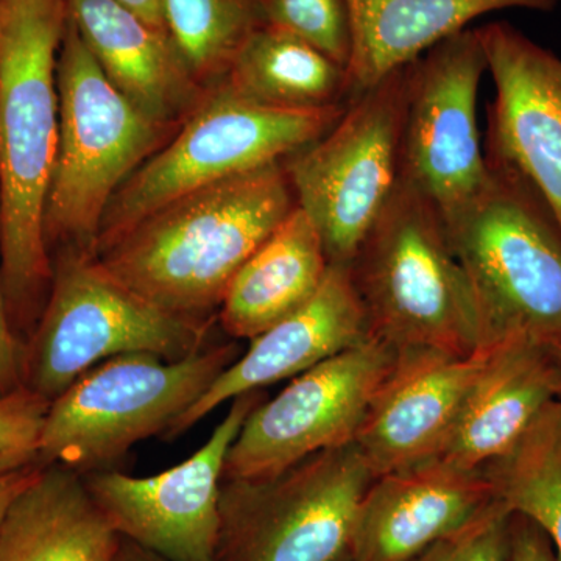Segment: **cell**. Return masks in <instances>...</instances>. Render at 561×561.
Returning <instances> with one entry per match:
<instances>
[{"instance_id": "6da1fadb", "label": "cell", "mask_w": 561, "mask_h": 561, "mask_svg": "<svg viewBox=\"0 0 561 561\" xmlns=\"http://www.w3.org/2000/svg\"><path fill=\"white\" fill-rule=\"evenodd\" d=\"M68 0H0V272L11 327L28 342L51 286L44 231L58 144L57 65Z\"/></svg>"}, {"instance_id": "7a4b0ae2", "label": "cell", "mask_w": 561, "mask_h": 561, "mask_svg": "<svg viewBox=\"0 0 561 561\" xmlns=\"http://www.w3.org/2000/svg\"><path fill=\"white\" fill-rule=\"evenodd\" d=\"M295 206L284 162H273L169 203L95 257L158 308L217 319L236 273Z\"/></svg>"}, {"instance_id": "3957f363", "label": "cell", "mask_w": 561, "mask_h": 561, "mask_svg": "<svg viewBox=\"0 0 561 561\" xmlns=\"http://www.w3.org/2000/svg\"><path fill=\"white\" fill-rule=\"evenodd\" d=\"M350 271L371 337L397 351L460 357L489 348L474 290L440 213L400 180Z\"/></svg>"}, {"instance_id": "277c9868", "label": "cell", "mask_w": 561, "mask_h": 561, "mask_svg": "<svg viewBox=\"0 0 561 561\" xmlns=\"http://www.w3.org/2000/svg\"><path fill=\"white\" fill-rule=\"evenodd\" d=\"M486 154V153H485ZM482 190L442 217L481 309L489 345L561 351V228L522 173L489 157Z\"/></svg>"}, {"instance_id": "5b68a950", "label": "cell", "mask_w": 561, "mask_h": 561, "mask_svg": "<svg viewBox=\"0 0 561 561\" xmlns=\"http://www.w3.org/2000/svg\"><path fill=\"white\" fill-rule=\"evenodd\" d=\"M58 144L47 194V247L94 254L111 201L175 135L105 76L70 21L57 65Z\"/></svg>"}, {"instance_id": "8992f818", "label": "cell", "mask_w": 561, "mask_h": 561, "mask_svg": "<svg viewBox=\"0 0 561 561\" xmlns=\"http://www.w3.org/2000/svg\"><path fill=\"white\" fill-rule=\"evenodd\" d=\"M346 105L275 108L236 94L220 80L122 184L103 217L95 256L169 203L311 146L337 124Z\"/></svg>"}, {"instance_id": "52a82bcc", "label": "cell", "mask_w": 561, "mask_h": 561, "mask_svg": "<svg viewBox=\"0 0 561 561\" xmlns=\"http://www.w3.org/2000/svg\"><path fill=\"white\" fill-rule=\"evenodd\" d=\"M51 286L25 343L22 386L54 401L95 365L122 354L181 360L209 345L217 319L164 311L106 272L94 254L58 250Z\"/></svg>"}, {"instance_id": "ba28073f", "label": "cell", "mask_w": 561, "mask_h": 561, "mask_svg": "<svg viewBox=\"0 0 561 561\" xmlns=\"http://www.w3.org/2000/svg\"><path fill=\"white\" fill-rule=\"evenodd\" d=\"M241 354L239 343L228 341L181 360L133 353L95 365L50 402L39 463L81 476L114 470L133 446L164 437Z\"/></svg>"}, {"instance_id": "9c48e42d", "label": "cell", "mask_w": 561, "mask_h": 561, "mask_svg": "<svg viewBox=\"0 0 561 561\" xmlns=\"http://www.w3.org/2000/svg\"><path fill=\"white\" fill-rule=\"evenodd\" d=\"M375 476L356 443L261 479L224 481L216 561H350Z\"/></svg>"}, {"instance_id": "30bf717a", "label": "cell", "mask_w": 561, "mask_h": 561, "mask_svg": "<svg viewBox=\"0 0 561 561\" xmlns=\"http://www.w3.org/2000/svg\"><path fill=\"white\" fill-rule=\"evenodd\" d=\"M411 62L348 102L341 119L284 162L298 208L331 264L350 265L400 180Z\"/></svg>"}, {"instance_id": "8fae6325", "label": "cell", "mask_w": 561, "mask_h": 561, "mask_svg": "<svg viewBox=\"0 0 561 561\" xmlns=\"http://www.w3.org/2000/svg\"><path fill=\"white\" fill-rule=\"evenodd\" d=\"M485 72L478 28L449 36L411 62L400 181L442 217L471 201L489 179L478 121Z\"/></svg>"}, {"instance_id": "7c38bea8", "label": "cell", "mask_w": 561, "mask_h": 561, "mask_svg": "<svg viewBox=\"0 0 561 561\" xmlns=\"http://www.w3.org/2000/svg\"><path fill=\"white\" fill-rule=\"evenodd\" d=\"M398 351L370 337L301 373L251 411L225 460L224 481L261 479L356 440Z\"/></svg>"}, {"instance_id": "4fadbf2b", "label": "cell", "mask_w": 561, "mask_h": 561, "mask_svg": "<svg viewBox=\"0 0 561 561\" xmlns=\"http://www.w3.org/2000/svg\"><path fill=\"white\" fill-rule=\"evenodd\" d=\"M262 390L231 401L208 442L176 467L135 478L117 470L81 476L88 493L122 538L169 561H216L225 460Z\"/></svg>"}, {"instance_id": "5bb4252c", "label": "cell", "mask_w": 561, "mask_h": 561, "mask_svg": "<svg viewBox=\"0 0 561 561\" xmlns=\"http://www.w3.org/2000/svg\"><path fill=\"white\" fill-rule=\"evenodd\" d=\"M478 32L494 83L485 153L522 173L561 228V57L505 21Z\"/></svg>"}, {"instance_id": "9a60e30c", "label": "cell", "mask_w": 561, "mask_h": 561, "mask_svg": "<svg viewBox=\"0 0 561 561\" xmlns=\"http://www.w3.org/2000/svg\"><path fill=\"white\" fill-rule=\"evenodd\" d=\"M493 346L467 357L398 351L354 440L375 478L440 456Z\"/></svg>"}, {"instance_id": "2e32d148", "label": "cell", "mask_w": 561, "mask_h": 561, "mask_svg": "<svg viewBox=\"0 0 561 561\" xmlns=\"http://www.w3.org/2000/svg\"><path fill=\"white\" fill-rule=\"evenodd\" d=\"M370 337L367 312L350 265L330 264L311 300L250 341L249 350L221 371L162 438L175 440L225 402L294 379Z\"/></svg>"}, {"instance_id": "e0dca14e", "label": "cell", "mask_w": 561, "mask_h": 561, "mask_svg": "<svg viewBox=\"0 0 561 561\" xmlns=\"http://www.w3.org/2000/svg\"><path fill=\"white\" fill-rule=\"evenodd\" d=\"M497 500L483 468L435 459L379 476L360 502L350 561H411Z\"/></svg>"}, {"instance_id": "ac0fdd59", "label": "cell", "mask_w": 561, "mask_h": 561, "mask_svg": "<svg viewBox=\"0 0 561 561\" xmlns=\"http://www.w3.org/2000/svg\"><path fill=\"white\" fill-rule=\"evenodd\" d=\"M559 354L526 339L494 345L437 459L481 470L511 453L540 413L559 400Z\"/></svg>"}, {"instance_id": "d6986e66", "label": "cell", "mask_w": 561, "mask_h": 561, "mask_svg": "<svg viewBox=\"0 0 561 561\" xmlns=\"http://www.w3.org/2000/svg\"><path fill=\"white\" fill-rule=\"evenodd\" d=\"M69 18L111 83L164 124L186 119L205 92L169 33L117 0H68Z\"/></svg>"}, {"instance_id": "ffe728a7", "label": "cell", "mask_w": 561, "mask_h": 561, "mask_svg": "<svg viewBox=\"0 0 561 561\" xmlns=\"http://www.w3.org/2000/svg\"><path fill=\"white\" fill-rule=\"evenodd\" d=\"M351 57L348 102L393 70L415 61L442 41L467 31L470 22L502 10L549 13L561 0H345Z\"/></svg>"}, {"instance_id": "44dd1931", "label": "cell", "mask_w": 561, "mask_h": 561, "mask_svg": "<svg viewBox=\"0 0 561 561\" xmlns=\"http://www.w3.org/2000/svg\"><path fill=\"white\" fill-rule=\"evenodd\" d=\"M330 264L316 225L295 206L232 278L217 312L221 330L253 341L311 300Z\"/></svg>"}, {"instance_id": "7402d4cb", "label": "cell", "mask_w": 561, "mask_h": 561, "mask_svg": "<svg viewBox=\"0 0 561 561\" xmlns=\"http://www.w3.org/2000/svg\"><path fill=\"white\" fill-rule=\"evenodd\" d=\"M121 537L79 472L46 465L0 526V561H111Z\"/></svg>"}, {"instance_id": "603a6c76", "label": "cell", "mask_w": 561, "mask_h": 561, "mask_svg": "<svg viewBox=\"0 0 561 561\" xmlns=\"http://www.w3.org/2000/svg\"><path fill=\"white\" fill-rule=\"evenodd\" d=\"M225 83L236 94L275 108L348 103V73L305 39L262 22L231 62Z\"/></svg>"}, {"instance_id": "cb8c5ba5", "label": "cell", "mask_w": 561, "mask_h": 561, "mask_svg": "<svg viewBox=\"0 0 561 561\" xmlns=\"http://www.w3.org/2000/svg\"><path fill=\"white\" fill-rule=\"evenodd\" d=\"M483 471L513 513L545 531L561 561V400L552 401L515 448Z\"/></svg>"}, {"instance_id": "d4e9b609", "label": "cell", "mask_w": 561, "mask_h": 561, "mask_svg": "<svg viewBox=\"0 0 561 561\" xmlns=\"http://www.w3.org/2000/svg\"><path fill=\"white\" fill-rule=\"evenodd\" d=\"M165 31L198 83L225 79L264 22L257 0H160Z\"/></svg>"}, {"instance_id": "484cf974", "label": "cell", "mask_w": 561, "mask_h": 561, "mask_svg": "<svg viewBox=\"0 0 561 561\" xmlns=\"http://www.w3.org/2000/svg\"><path fill=\"white\" fill-rule=\"evenodd\" d=\"M265 24L289 32L348 66L351 22L345 0H257Z\"/></svg>"}, {"instance_id": "4316f807", "label": "cell", "mask_w": 561, "mask_h": 561, "mask_svg": "<svg viewBox=\"0 0 561 561\" xmlns=\"http://www.w3.org/2000/svg\"><path fill=\"white\" fill-rule=\"evenodd\" d=\"M50 401L27 387L0 397V474L39 463V440Z\"/></svg>"}, {"instance_id": "83f0119b", "label": "cell", "mask_w": 561, "mask_h": 561, "mask_svg": "<svg viewBox=\"0 0 561 561\" xmlns=\"http://www.w3.org/2000/svg\"><path fill=\"white\" fill-rule=\"evenodd\" d=\"M513 512L501 500L411 561H507Z\"/></svg>"}, {"instance_id": "f1b7e54d", "label": "cell", "mask_w": 561, "mask_h": 561, "mask_svg": "<svg viewBox=\"0 0 561 561\" xmlns=\"http://www.w3.org/2000/svg\"><path fill=\"white\" fill-rule=\"evenodd\" d=\"M22 359H24V345L11 327L2 272H0V397L22 387Z\"/></svg>"}, {"instance_id": "f546056e", "label": "cell", "mask_w": 561, "mask_h": 561, "mask_svg": "<svg viewBox=\"0 0 561 561\" xmlns=\"http://www.w3.org/2000/svg\"><path fill=\"white\" fill-rule=\"evenodd\" d=\"M507 561H557L545 531L518 513L512 516Z\"/></svg>"}, {"instance_id": "4dcf8cb0", "label": "cell", "mask_w": 561, "mask_h": 561, "mask_svg": "<svg viewBox=\"0 0 561 561\" xmlns=\"http://www.w3.org/2000/svg\"><path fill=\"white\" fill-rule=\"evenodd\" d=\"M44 467L46 465L33 463L21 468V470L0 474V526H2L11 504L16 501L22 491L27 490L38 479Z\"/></svg>"}, {"instance_id": "1f68e13d", "label": "cell", "mask_w": 561, "mask_h": 561, "mask_svg": "<svg viewBox=\"0 0 561 561\" xmlns=\"http://www.w3.org/2000/svg\"><path fill=\"white\" fill-rule=\"evenodd\" d=\"M124 3L128 9L136 11L140 18L150 22L154 27L165 31L164 20H162V11L160 0H117ZM168 32V31H165Z\"/></svg>"}, {"instance_id": "d6a6232c", "label": "cell", "mask_w": 561, "mask_h": 561, "mask_svg": "<svg viewBox=\"0 0 561 561\" xmlns=\"http://www.w3.org/2000/svg\"><path fill=\"white\" fill-rule=\"evenodd\" d=\"M111 561H169L162 559L158 553L149 551V549L142 548V546L136 545L127 538H122L119 546H117L116 553H114L113 560Z\"/></svg>"}, {"instance_id": "836d02e7", "label": "cell", "mask_w": 561, "mask_h": 561, "mask_svg": "<svg viewBox=\"0 0 561 561\" xmlns=\"http://www.w3.org/2000/svg\"><path fill=\"white\" fill-rule=\"evenodd\" d=\"M559 364H560V393H559V400H561V351L559 354Z\"/></svg>"}]
</instances>
